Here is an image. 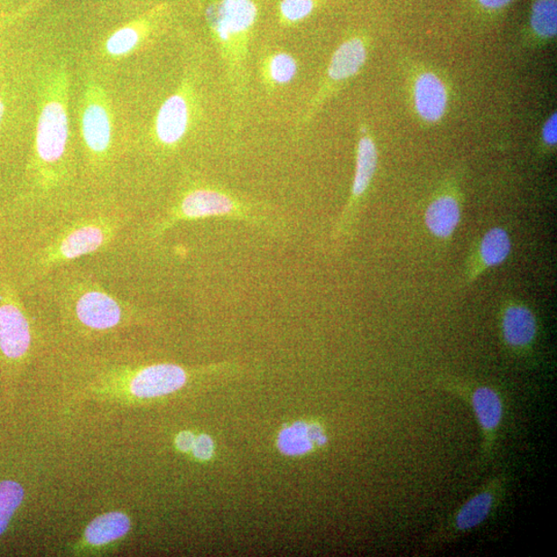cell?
Listing matches in <instances>:
<instances>
[{"instance_id": "cell-8", "label": "cell", "mask_w": 557, "mask_h": 557, "mask_svg": "<svg viewBox=\"0 0 557 557\" xmlns=\"http://www.w3.org/2000/svg\"><path fill=\"white\" fill-rule=\"evenodd\" d=\"M378 164V151L372 137L361 135L357 144L356 175H354L351 198L337 227V235L348 233L353 226L357 207L368 190Z\"/></svg>"}, {"instance_id": "cell-24", "label": "cell", "mask_w": 557, "mask_h": 557, "mask_svg": "<svg viewBox=\"0 0 557 557\" xmlns=\"http://www.w3.org/2000/svg\"><path fill=\"white\" fill-rule=\"evenodd\" d=\"M192 450L195 457L200 460H207L211 459L214 452L213 441L208 436H200L195 439Z\"/></svg>"}, {"instance_id": "cell-7", "label": "cell", "mask_w": 557, "mask_h": 557, "mask_svg": "<svg viewBox=\"0 0 557 557\" xmlns=\"http://www.w3.org/2000/svg\"><path fill=\"white\" fill-rule=\"evenodd\" d=\"M500 335L505 348L519 358L529 357L539 337V322L525 303L510 301L501 308Z\"/></svg>"}, {"instance_id": "cell-22", "label": "cell", "mask_w": 557, "mask_h": 557, "mask_svg": "<svg viewBox=\"0 0 557 557\" xmlns=\"http://www.w3.org/2000/svg\"><path fill=\"white\" fill-rule=\"evenodd\" d=\"M140 42V32L135 27H125L116 32L107 42V51L113 56L132 52Z\"/></svg>"}, {"instance_id": "cell-14", "label": "cell", "mask_w": 557, "mask_h": 557, "mask_svg": "<svg viewBox=\"0 0 557 557\" xmlns=\"http://www.w3.org/2000/svg\"><path fill=\"white\" fill-rule=\"evenodd\" d=\"M414 103L421 117L429 122H438L445 115L448 94L446 87L432 72H423L416 79Z\"/></svg>"}, {"instance_id": "cell-12", "label": "cell", "mask_w": 557, "mask_h": 557, "mask_svg": "<svg viewBox=\"0 0 557 557\" xmlns=\"http://www.w3.org/2000/svg\"><path fill=\"white\" fill-rule=\"evenodd\" d=\"M512 250V243L507 231L502 227L491 228L484 235L478 247L469 263L468 280L474 281L491 267L501 265L507 260Z\"/></svg>"}, {"instance_id": "cell-10", "label": "cell", "mask_w": 557, "mask_h": 557, "mask_svg": "<svg viewBox=\"0 0 557 557\" xmlns=\"http://www.w3.org/2000/svg\"><path fill=\"white\" fill-rule=\"evenodd\" d=\"M186 372L176 365L162 364L143 368L130 383V390L137 397L170 395L185 385Z\"/></svg>"}, {"instance_id": "cell-23", "label": "cell", "mask_w": 557, "mask_h": 557, "mask_svg": "<svg viewBox=\"0 0 557 557\" xmlns=\"http://www.w3.org/2000/svg\"><path fill=\"white\" fill-rule=\"evenodd\" d=\"M314 0H283L280 5L282 16L289 22L303 20L312 13Z\"/></svg>"}, {"instance_id": "cell-9", "label": "cell", "mask_w": 557, "mask_h": 557, "mask_svg": "<svg viewBox=\"0 0 557 557\" xmlns=\"http://www.w3.org/2000/svg\"><path fill=\"white\" fill-rule=\"evenodd\" d=\"M257 9L251 0H222L209 9L208 17L221 42L229 45L255 24Z\"/></svg>"}, {"instance_id": "cell-11", "label": "cell", "mask_w": 557, "mask_h": 557, "mask_svg": "<svg viewBox=\"0 0 557 557\" xmlns=\"http://www.w3.org/2000/svg\"><path fill=\"white\" fill-rule=\"evenodd\" d=\"M83 139L90 155L104 161L112 143V123L104 105L91 101L85 107L82 117Z\"/></svg>"}, {"instance_id": "cell-3", "label": "cell", "mask_w": 557, "mask_h": 557, "mask_svg": "<svg viewBox=\"0 0 557 557\" xmlns=\"http://www.w3.org/2000/svg\"><path fill=\"white\" fill-rule=\"evenodd\" d=\"M58 279L56 302L64 311L74 316L84 328L93 330H108L118 327L132 315V305L106 291L96 281L83 276Z\"/></svg>"}, {"instance_id": "cell-26", "label": "cell", "mask_w": 557, "mask_h": 557, "mask_svg": "<svg viewBox=\"0 0 557 557\" xmlns=\"http://www.w3.org/2000/svg\"><path fill=\"white\" fill-rule=\"evenodd\" d=\"M195 438L190 432H181L177 438L176 443L180 450L190 451L194 445Z\"/></svg>"}, {"instance_id": "cell-20", "label": "cell", "mask_w": 557, "mask_h": 557, "mask_svg": "<svg viewBox=\"0 0 557 557\" xmlns=\"http://www.w3.org/2000/svg\"><path fill=\"white\" fill-rule=\"evenodd\" d=\"M23 497L24 490L20 484L9 480L0 482V534L6 530Z\"/></svg>"}, {"instance_id": "cell-4", "label": "cell", "mask_w": 557, "mask_h": 557, "mask_svg": "<svg viewBox=\"0 0 557 557\" xmlns=\"http://www.w3.org/2000/svg\"><path fill=\"white\" fill-rule=\"evenodd\" d=\"M436 385L464 401L472 409L482 438L480 461L484 466H488L495 460L500 445L507 412L504 394L494 385L450 375L438 376Z\"/></svg>"}, {"instance_id": "cell-19", "label": "cell", "mask_w": 557, "mask_h": 557, "mask_svg": "<svg viewBox=\"0 0 557 557\" xmlns=\"http://www.w3.org/2000/svg\"><path fill=\"white\" fill-rule=\"evenodd\" d=\"M531 25L541 38L552 39L557 31L556 0H537L531 14Z\"/></svg>"}, {"instance_id": "cell-13", "label": "cell", "mask_w": 557, "mask_h": 557, "mask_svg": "<svg viewBox=\"0 0 557 557\" xmlns=\"http://www.w3.org/2000/svg\"><path fill=\"white\" fill-rule=\"evenodd\" d=\"M190 123V107L186 98L177 93L166 99L159 110L155 133L159 143L173 146L183 139Z\"/></svg>"}, {"instance_id": "cell-21", "label": "cell", "mask_w": 557, "mask_h": 557, "mask_svg": "<svg viewBox=\"0 0 557 557\" xmlns=\"http://www.w3.org/2000/svg\"><path fill=\"white\" fill-rule=\"evenodd\" d=\"M267 70H269V77L273 82L287 84L295 77L298 64L292 56L278 53L271 58Z\"/></svg>"}, {"instance_id": "cell-25", "label": "cell", "mask_w": 557, "mask_h": 557, "mask_svg": "<svg viewBox=\"0 0 557 557\" xmlns=\"http://www.w3.org/2000/svg\"><path fill=\"white\" fill-rule=\"evenodd\" d=\"M543 140L548 146H555L557 142V115L554 113L543 127Z\"/></svg>"}, {"instance_id": "cell-1", "label": "cell", "mask_w": 557, "mask_h": 557, "mask_svg": "<svg viewBox=\"0 0 557 557\" xmlns=\"http://www.w3.org/2000/svg\"><path fill=\"white\" fill-rule=\"evenodd\" d=\"M119 212L62 215L60 219L0 227V252L24 293L65 265L110 247L128 227Z\"/></svg>"}, {"instance_id": "cell-16", "label": "cell", "mask_w": 557, "mask_h": 557, "mask_svg": "<svg viewBox=\"0 0 557 557\" xmlns=\"http://www.w3.org/2000/svg\"><path fill=\"white\" fill-rule=\"evenodd\" d=\"M367 60V48L360 39L346 41L331 58L329 78L331 81H344L356 76Z\"/></svg>"}, {"instance_id": "cell-17", "label": "cell", "mask_w": 557, "mask_h": 557, "mask_svg": "<svg viewBox=\"0 0 557 557\" xmlns=\"http://www.w3.org/2000/svg\"><path fill=\"white\" fill-rule=\"evenodd\" d=\"M129 529L130 520L125 515L111 512L94 519L85 536L90 544L103 545L125 536Z\"/></svg>"}, {"instance_id": "cell-6", "label": "cell", "mask_w": 557, "mask_h": 557, "mask_svg": "<svg viewBox=\"0 0 557 557\" xmlns=\"http://www.w3.org/2000/svg\"><path fill=\"white\" fill-rule=\"evenodd\" d=\"M69 144V120L62 98H52L42 108L36 130L34 159L32 171L40 180L54 179L62 168Z\"/></svg>"}, {"instance_id": "cell-18", "label": "cell", "mask_w": 557, "mask_h": 557, "mask_svg": "<svg viewBox=\"0 0 557 557\" xmlns=\"http://www.w3.org/2000/svg\"><path fill=\"white\" fill-rule=\"evenodd\" d=\"M320 436L321 430L317 424L298 422L281 432L279 448L287 455L305 454L312 450Z\"/></svg>"}, {"instance_id": "cell-2", "label": "cell", "mask_w": 557, "mask_h": 557, "mask_svg": "<svg viewBox=\"0 0 557 557\" xmlns=\"http://www.w3.org/2000/svg\"><path fill=\"white\" fill-rule=\"evenodd\" d=\"M209 217H227L262 227H271L278 220L264 213L262 209L237 200L227 192L214 188H194L183 193L162 218L150 224L148 236L159 237L180 222Z\"/></svg>"}, {"instance_id": "cell-15", "label": "cell", "mask_w": 557, "mask_h": 557, "mask_svg": "<svg viewBox=\"0 0 557 557\" xmlns=\"http://www.w3.org/2000/svg\"><path fill=\"white\" fill-rule=\"evenodd\" d=\"M461 219L460 202L452 194L433 200L425 212V224L431 234L441 240H450Z\"/></svg>"}, {"instance_id": "cell-5", "label": "cell", "mask_w": 557, "mask_h": 557, "mask_svg": "<svg viewBox=\"0 0 557 557\" xmlns=\"http://www.w3.org/2000/svg\"><path fill=\"white\" fill-rule=\"evenodd\" d=\"M511 482L510 473L501 471L490 477L480 489L441 522L426 538L428 549L453 543L465 534L479 529L501 508Z\"/></svg>"}, {"instance_id": "cell-27", "label": "cell", "mask_w": 557, "mask_h": 557, "mask_svg": "<svg viewBox=\"0 0 557 557\" xmlns=\"http://www.w3.org/2000/svg\"><path fill=\"white\" fill-rule=\"evenodd\" d=\"M512 2L513 0H479V3L489 10L502 9Z\"/></svg>"}]
</instances>
